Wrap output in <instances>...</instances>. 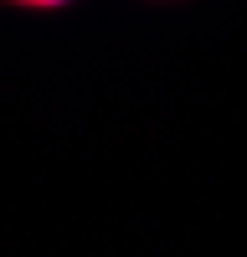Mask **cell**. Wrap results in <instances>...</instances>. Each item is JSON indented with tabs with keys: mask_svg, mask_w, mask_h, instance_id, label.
<instances>
[{
	"mask_svg": "<svg viewBox=\"0 0 247 257\" xmlns=\"http://www.w3.org/2000/svg\"><path fill=\"white\" fill-rule=\"evenodd\" d=\"M0 6H16V11H62L72 0H0Z\"/></svg>",
	"mask_w": 247,
	"mask_h": 257,
	"instance_id": "1",
	"label": "cell"
}]
</instances>
